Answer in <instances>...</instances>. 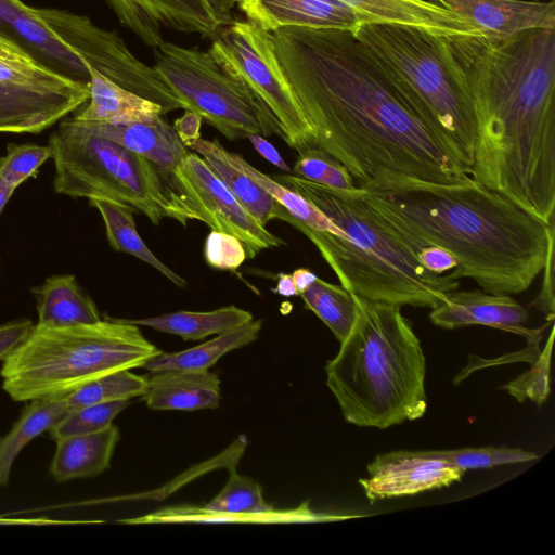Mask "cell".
<instances>
[{
    "mask_svg": "<svg viewBox=\"0 0 555 555\" xmlns=\"http://www.w3.org/2000/svg\"><path fill=\"white\" fill-rule=\"evenodd\" d=\"M38 325L66 327L102 320L91 297L70 274L52 275L33 291Z\"/></svg>",
    "mask_w": 555,
    "mask_h": 555,
    "instance_id": "obj_24",
    "label": "cell"
},
{
    "mask_svg": "<svg viewBox=\"0 0 555 555\" xmlns=\"http://www.w3.org/2000/svg\"><path fill=\"white\" fill-rule=\"evenodd\" d=\"M89 204L102 216L106 236L113 249L130 254L149 263L177 286L186 285V281L157 259L143 242L137 231L133 218L134 208L103 198H90Z\"/></svg>",
    "mask_w": 555,
    "mask_h": 555,
    "instance_id": "obj_30",
    "label": "cell"
},
{
    "mask_svg": "<svg viewBox=\"0 0 555 555\" xmlns=\"http://www.w3.org/2000/svg\"><path fill=\"white\" fill-rule=\"evenodd\" d=\"M247 139L250 141L255 150L269 163L273 164L285 172H291V168L285 163L279 151L262 135L251 134Z\"/></svg>",
    "mask_w": 555,
    "mask_h": 555,
    "instance_id": "obj_44",
    "label": "cell"
},
{
    "mask_svg": "<svg viewBox=\"0 0 555 555\" xmlns=\"http://www.w3.org/2000/svg\"><path fill=\"white\" fill-rule=\"evenodd\" d=\"M0 34L51 68L89 82V65L38 20L34 7L21 0H0Z\"/></svg>",
    "mask_w": 555,
    "mask_h": 555,
    "instance_id": "obj_16",
    "label": "cell"
},
{
    "mask_svg": "<svg viewBox=\"0 0 555 555\" xmlns=\"http://www.w3.org/2000/svg\"><path fill=\"white\" fill-rule=\"evenodd\" d=\"M0 82L38 90H75L89 85L38 61L22 46L0 34Z\"/></svg>",
    "mask_w": 555,
    "mask_h": 555,
    "instance_id": "obj_29",
    "label": "cell"
},
{
    "mask_svg": "<svg viewBox=\"0 0 555 555\" xmlns=\"http://www.w3.org/2000/svg\"><path fill=\"white\" fill-rule=\"evenodd\" d=\"M482 36L508 37L532 28H555V2L524 0H436Z\"/></svg>",
    "mask_w": 555,
    "mask_h": 555,
    "instance_id": "obj_17",
    "label": "cell"
},
{
    "mask_svg": "<svg viewBox=\"0 0 555 555\" xmlns=\"http://www.w3.org/2000/svg\"><path fill=\"white\" fill-rule=\"evenodd\" d=\"M292 278L299 295L310 286L318 276L309 269L299 268L292 273Z\"/></svg>",
    "mask_w": 555,
    "mask_h": 555,
    "instance_id": "obj_46",
    "label": "cell"
},
{
    "mask_svg": "<svg viewBox=\"0 0 555 555\" xmlns=\"http://www.w3.org/2000/svg\"><path fill=\"white\" fill-rule=\"evenodd\" d=\"M172 180L197 220L211 230L236 236L244 244L248 258L285 244L241 204L197 153L190 152L184 157L175 169Z\"/></svg>",
    "mask_w": 555,
    "mask_h": 555,
    "instance_id": "obj_11",
    "label": "cell"
},
{
    "mask_svg": "<svg viewBox=\"0 0 555 555\" xmlns=\"http://www.w3.org/2000/svg\"><path fill=\"white\" fill-rule=\"evenodd\" d=\"M90 96L88 104L72 117L81 122L131 124L151 121L164 115L157 103L108 79L88 66Z\"/></svg>",
    "mask_w": 555,
    "mask_h": 555,
    "instance_id": "obj_21",
    "label": "cell"
},
{
    "mask_svg": "<svg viewBox=\"0 0 555 555\" xmlns=\"http://www.w3.org/2000/svg\"><path fill=\"white\" fill-rule=\"evenodd\" d=\"M90 96L75 90H38L0 82V133H38L76 112Z\"/></svg>",
    "mask_w": 555,
    "mask_h": 555,
    "instance_id": "obj_15",
    "label": "cell"
},
{
    "mask_svg": "<svg viewBox=\"0 0 555 555\" xmlns=\"http://www.w3.org/2000/svg\"><path fill=\"white\" fill-rule=\"evenodd\" d=\"M311 310L331 330L340 343L350 332L356 317V295L341 285L319 278L299 294Z\"/></svg>",
    "mask_w": 555,
    "mask_h": 555,
    "instance_id": "obj_32",
    "label": "cell"
},
{
    "mask_svg": "<svg viewBox=\"0 0 555 555\" xmlns=\"http://www.w3.org/2000/svg\"><path fill=\"white\" fill-rule=\"evenodd\" d=\"M206 262L219 270L235 271L247 258L246 249L236 236L211 230L204 245Z\"/></svg>",
    "mask_w": 555,
    "mask_h": 555,
    "instance_id": "obj_39",
    "label": "cell"
},
{
    "mask_svg": "<svg viewBox=\"0 0 555 555\" xmlns=\"http://www.w3.org/2000/svg\"><path fill=\"white\" fill-rule=\"evenodd\" d=\"M465 470L426 451L378 454L367 465V478L359 480L370 501L415 495L460 481Z\"/></svg>",
    "mask_w": 555,
    "mask_h": 555,
    "instance_id": "obj_13",
    "label": "cell"
},
{
    "mask_svg": "<svg viewBox=\"0 0 555 555\" xmlns=\"http://www.w3.org/2000/svg\"><path fill=\"white\" fill-rule=\"evenodd\" d=\"M152 49L154 69L184 111L198 114L229 140L251 134L283 139L279 120L263 101L209 51L166 40Z\"/></svg>",
    "mask_w": 555,
    "mask_h": 555,
    "instance_id": "obj_9",
    "label": "cell"
},
{
    "mask_svg": "<svg viewBox=\"0 0 555 555\" xmlns=\"http://www.w3.org/2000/svg\"><path fill=\"white\" fill-rule=\"evenodd\" d=\"M294 176L328 188L352 191L358 189L346 167L319 145L299 152L293 167Z\"/></svg>",
    "mask_w": 555,
    "mask_h": 555,
    "instance_id": "obj_34",
    "label": "cell"
},
{
    "mask_svg": "<svg viewBox=\"0 0 555 555\" xmlns=\"http://www.w3.org/2000/svg\"><path fill=\"white\" fill-rule=\"evenodd\" d=\"M146 387V377L130 370L118 371L93 379L66 397L69 410L92 404L130 400L142 397Z\"/></svg>",
    "mask_w": 555,
    "mask_h": 555,
    "instance_id": "obj_33",
    "label": "cell"
},
{
    "mask_svg": "<svg viewBox=\"0 0 555 555\" xmlns=\"http://www.w3.org/2000/svg\"><path fill=\"white\" fill-rule=\"evenodd\" d=\"M353 31L395 87L470 170L476 118L444 37L425 28L386 22L363 23Z\"/></svg>",
    "mask_w": 555,
    "mask_h": 555,
    "instance_id": "obj_7",
    "label": "cell"
},
{
    "mask_svg": "<svg viewBox=\"0 0 555 555\" xmlns=\"http://www.w3.org/2000/svg\"><path fill=\"white\" fill-rule=\"evenodd\" d=\"M228 159L251 178L259 186L270 194L286 211L304 225L327 232L334 235L345 236V232L336 225L325 214L313 205L305 196L292 188L264 175L250 165L241 155L225 150Z\"/></svg>",
    "mask_w": 555,
    "mask_h": 555,
    "instance_id": "obj_31",
    "label": "cell"
},
{
    "mask_svg": "<svg viewBox=\"0 0 555 555\" xmlns=\"http://www.w3.org/2000/svg\"><path fill=\"white\" fill-rule=\"evenodd\" d=\"M130 400H119L69 410L48 431L55 441L70 436L96 433L113 424Z\"/></svg>",
    "mask_w": 555,
    "mask_h": 555,
    "instance_id": "obj_36",
    "label": "cell"
},
{
    "mask_svg": "<svg viewBox=\"0 0 555 555\" xmlns=\"http://www.w3.org/2000/svg\"><path fill=\"white\" fill-rule=\"evenodd\" d=\"M15 189L7 184L1 178H0V214L2 212L4 206L11 198L12 194L14 193Z\"/></svg>",
    "mask_w": 555,
    "mask_h": 555,
    "instance_id": "obj_48",
    "label": "cell"
},
{
    "mask_svg": "<svg viewBox=\"0 0 555 555\" xmlns=\"http://www.w3.org/2000/svg\"><path fill=\"white\" fill-rule=\"evenodd\" d=\"M370 22L416 26L442 36L477 34L452 11L425 0H338Z\"/></svg>",
    "mask_w": 555,
    "mask_h": 555,
    "instance_id": "obj_22",
    "label": "cell"
},
{
    "mask_svg": "<svg viewBox=\"0 0 555 555\" xmlns=\"http://www.w3.org/2000/svg\"><path fill=\"white\" fill-rule=\"evenodd\" d=\"M188 149L202 155L212 172L259 222L266 225L270 220L279 219L284 207L228 159L227 149L218 140L199 138Z\"/></svg>",
    "mask_w": 555,
    "mask_h": 555,
    "instance_id": "obj_25",
    "label": "cell"
},
{
    "mask_svg": "<svg viewBox=\"0 0 555 555\" xmlns=\"http://www.w3.org/2000/svg\"><path fill=\"white\" fill-rule=\"evenodd\" d=\"M144 44L162 43L164 29L214 39L222 25L207 0H104Z\"/></svg>",
    "mask_w": 555,
    "mask_h": 555,
    "instance_id": "obj_12",
    "label": "cell"
},
{
    "mask_svg": "<svg viewBox=\"0 0 555 555\" xmlns=\"http://www.w3.org/2000/svg\"><path fill=\"white\" fill-rule=\"evenodd\" d=\"M54 162L53 189L74 198H103L131 206L154 224L164 218L182 225L197 220L172 176L120 144L63 118L49 138Z\"/></svg>",
    "mask_w": 555,
    "mask_h": 555,
    "instance_id": "obj_8",
    "label": "cell"
},
{
    "mask_svg": "<svg viewBox=\"0 0 555 555\" xmlns=\"http://www.w3.org/2000/svg\"><path fill=\"white\" fill-rule=\"evenodd\" d=\"M553 257L554 249L548 254L547 260L542 271L544 272V276L541 292L531 302V306L545 313L550 320H553L554 318Z\"/></svg>",
    "mask_w": 555,
    "mask_h": 555,
    "instance_id": "obj_42",
    "label": "cell"
},
{
    "mask_svg": "<svg viewBox=\"0 0 555 555\" xmlns=\"http://www.w3.org/2000/svg\"><path fill=\"white\" fill-rule=\"evenodd\" d=\"M553 335L554 328L551 331L547 346H545L533 367L528 373L504 386L518 401L529 398L535 403L541 404L546 400Z\"/></svg>",
    "mask_w": 555,
    "mask_h": 555,
    "instance_id": "obj_38",
    "label": "cell"
},
{
    "mask_svg": "<svg viewBox=\"0 0 555 555\" xmlns=\"http://www.w3.org/2000/svg\"><path fill=\"white\" fill-rule=\"evenodd\" d=\"M426 452L463 470L491 468L499 465L524 463L538 459V454L520 448L492 446L454 450H426Z\"/></svg>",
    "mask_w": 555,
    "mask_h": 555,
    "instance_id": "obj_35",
    "label": "cell"
},
{
    "mask_svg": "<svg viewBox=\"0 0 555 555\" xmlns=\"http://www.w3.org/2000/svg\"><path fill=\"white\" fill-rule=\"evenodd\" d=\"M275 292L286 297L298 295L292 274L280 273L278 275Z\"/></svg>",
    "mask_w": 555,
    "mask_h": 555,
    "instance_id": "obj_47",
    "label": "cell"
},
{
    "mask_svg": "<svg viewBox=\"0 0 555 555\" xmlns=\"http://www.w3.org/2000/svg\"><path fill=\"white\" fill-rule=\"evenodd\" d=\"M473 104L470 178L543 221L555 208V28L443 36Z\"/></svg>",
    "mask_w": 555,
    "mask_h": 555,
    "instance_id": "obj_2",
    "label": "cell"
},
{
    "mask_svg": "<svg viewBox=\"0 0 555 555\" xmlns=\"http://www.w3.org/2000/svg\"><path fill=\"white\" fill-rule=\"evenodd\" d=\"M211 5L217 18L222 27L229 26L233 22L232 10L236 4L235 0H207Z\"/></svg>",
    "mask_w": 555,
    "mask_h": 555,
    "instance_id": "obj_45",
    "label": "cell"
},
{
    "mask_svg": "<svg viewBox=\"0 0 555 555\" xmlns=\"http://www.w3.org/2000/svg\"><path fill=\"white\" fill-rule=\"evenodd\" d=\"M126 322L152 327L158 332L178 335L184 340H201L214 334H222L253 321V314L235 306L211 311H177L162 315L129 320Z\"/></svg>",
    "mask_w": 555,
    "mask_h": 555,
    "instance_id": "obj_26",
    "label": "cell"
},
{
    "mask_svg": "<svg viewBox=\"0 0 555 555\" xmlns=\"http://www.w3.org/2000/svg\"><path fill=\"white\" fill-rule=\"evenodd\" d=\"M68 411L66 397L30 400L12 428L0 437V487L9 483L13 463L24 447L48 431Z\"/></svg>",
    "mask_w": 555,
    "mask_h": 555,
    "instance_id": "obj_27",
    "label": "cell"
},
{
    "mask_svg": "<svg viewBox=\"0 0 555 555\" xmlns=\"http://www.w3.org/2000/svg\"><path fill=\"white\" fill-rule=\"evenodd\" d=\"M1 524H5V525H9V524H33V525H36V524H41V519H3V518H0V525Z\"/></svg>",
    "mask_w": 555,
    "mask_h": 555,
    "instance_id": "obj_49",
    "label": "cell"
},
{
    "mask_svg": "<svg viewBox=\"0 0 555 555\" xmlns=\"http://www.w3.org/2000/svg\"><path fill=\"white\" fill-rule=\"evenodd\" d=\"M271 35L318 145L346 167L359 189L470 179L352 29L293 26Z\"/></svg>",
    "mask_w": 555,
    "mask_h": 555,
    "instance_id": "obj_1",
    "label": "cell"
},
{
    "mask_svg": "<svg viewBox=\"0 0 555 555\" xmlns=\"http://www.w3.org/2000/svg\"><path fill=\"white\" fill-rule=\"evenodd\" d=\"M417 257L426 270L438 275L447 274L457 267L456 258L450 251L438 246L423 247Z\"/></svg>",
    "mask_w": 555,
    "mask_h": 555,
    "instance_id": "obj_41",
    "label": "cell"
},
{
    "mask_svg": "<svg viewBox=\"0 0 555 555\" xmlns=\"http://www.w3.org/2000/svg\"><path fill=\"white\" fill-rule=\"evenodd\" d=\"M356 304L354 323L325 366L344 418L379 429L421 418L426 364L412 324L400 306L358 296Z\"/></svg>",
    "mask_w": 555,
    "mask_h": 555,
    "instance_id": "obj_5",
    "label": "cell"
},
{
    "mask_svg": "<svg viewBox=\"0 0 555 555\" xmlns=\"http://www.w3.org/2000/svg\"><path fill=\"white\" fill-rule=\"evenodd\" d=\"M202 117L191 111L177 118L173 128L182 143L188 147L190 143L201 138Z\"/></svg>",
    "mask_w": 555,
    "mask_h": 555,
    "instance_id": "obj_43",
    "label": "cell"
},
{
    "mask_svg": "<svg viewBox=\"0 0 555 555\" xmlns=\"http://www.w3.org/2000/svg\"><path fill=\"white\" fill-rule=\"evenodd\" d=\"M262 320H253L215 338L178 352H160L142 367L151 373L165 370H209L225 353L242 348L258 338Z\"/></svg>",
    "mask_w": 555,
    "mask_h": 555,
    "instance_id": "obj_28",
    "label": "cell"
},
{
    "mask_svg": "<svg viewBox=\"0 0 555 555\" xmlns=\"http://www.w3.org/2000/svg\"><path fill=\"white\" fill-rule=\"evenodd\" d=\"M160 352L124 319L66 327L36 324L2 361V388L14 401L67 397L106 374L142 367Z\"/></svg>",
    "mask_w": 555,
    "mask_h": 555,
    "instance_id": "obj_6",
    "label": "cell"
},
{
    "mask_svg": "<svg viewBox=\"0 0 555 555\" xmlns=\"http://www.w3.org/2000/svg\"><path fill=\"white\" fill-rule=\"evenodd\" d=\"M360 191L417 256L427 245L450 251L457 260L450 278L472 279L486 293L527 291L554 249V221L472 178L451 184L402 180Z\"/></svg>",
    "mask_w": 555,
    "mask_h": 555,
    "instance_id": "obj_3",
    "label": "cell"
},
{
    "mask_svg": "<svg viewBox=\"0 0 555 555\" xmlns=\"http://www.w3.org/2000/svg\"><path fill=\"white\" fill-rule=\"evenodd\" d=\"M344 232L345 236L310 229L286 209L280 217L318 248L340 285L356 296L397 306L435 308L459 288L457 280L426 270L417 251L362 196L360 189L345 191L293 176H276Z\"/></svg>",
    "mask_w": 555,
    "mask_h": 555,
    "instance_id": "obj_4",
    "label": "cell"
},
{
    "mask_svg": "<svg viewBox=\"0 0 555 555\" xmlns=\"http://www.w3.org/2000/svg\"><path fill=\"white\" fill-rule=\"evenodd\" d=\"M209 52L263 101L279 120L289 147L300 152L318 145L280 64L271 33L249 20L233 21L212 39Z\"/></svg>",
    "mask_w": 555,
    "mask_h": 555,
    "instance_id": "obj_10",
    "label": "cell"
},
{
    "mask_svg": "<svg viewBox=\"0 0 555 555\" xmlns=\"http://www.w3.org/2000/svg\"><path fill=\"white\" fill-rule=\"evenodd\" d=\"M152 410L195 411L217 409L220 378L209 370H165L146 377L142 396Z\"/></svg>",
    "mask_w": 555,
    "mask_h": 555,
    "instance_id": "obj_20",
    "label": "cell"
},
{
    "mask_svg": "<svg viewBox=\"0 0 555 555\" xmlns=\"http://www.w3.org/2000/svg\"><path fill=\"white\" fill-rule=\"evenodd\" d=\"M246 17L272 33L283 27L346 28L370 21L338 0H235Z\"/></svg>",
    "mask_w": 555,
    "mask_h": 555,
    "instance_id": "obj_18",
    "label": "cell"
},
{
    "mask_svg": "<svg viewBox=\"0 0 555 555\" xmlns=\"http://www.w3.org/2000/svg\"><path fill=\"white\" fill-rule=\"evenodd\" d=\"M35 324L20 319L0 325V362H2L31 332Z\"/></svg>",
    "mask_w": 555,
    "mask_h": 555,
    "instance_id": "obj_40",
    "label": "cell"
},
{
    "mask_svg": "<svg viewBox=\"0 0 555 555\" xmlns=\"http://www.w3.org/2000/svg\"><path fill=\"white\" fill-rule=\"evenodd\" d=\"M429 320L446 330L485 325L522 335L528 340L541 337V328L526 326L529 313L511 295L455 289L431 309Z\"/></svg>",
    "mask_w": 555,
    "mask_h": 555,
    "instance_id": "obj_14",
    "label": "cell"
},
{
    "mask_svg": "<svg viewBox=\"0 0 555 555\" xmlns=\"http://www.w3.org/2000/svg\"><path fill=\"white\" fill-rule=\"evenodd\" d=\"M51 157L49 145L11 143L7 146V154L0 158V178L16 190L36 176L40 166Z\"/></svg>",
    "mask_w": 555,
    "mask_h": 555,
    "instance_id": "obj_37",
    "label": "cell"
},
{
    "mask_svg": "<svg viewBox=\"0 0 555 555\" xmlns=\"http://www.w3.org/2000/svg\"><path fill=\"white\" fill-rule=\"evenodd\" d=\"M73 120H75L72 117ZM88 131L114 141L152 162L162 172L172 176L190 153L173 126L162 116L151 121L131 124H92L75 120Z\"/></svg>",
    "mask_w": 555,
    "mask_h": 555,
    "instance_id": "obj_19",
    "label": "cell"
},
{
    "mask_svg": "<svg viewBox=\"0 0 555 555\" xmlns=\"http://www.w3.org/2000/svg\"><path fill=\"white\" fill-rule=\"evenodd\" d=\"M119 429L109 425L103 430L56 440L50 473L56 481L92 477L111 466Z\"/></svg>",
    "mask_w": 555,
    "mask_h": 555,
    "instance_id": "obj_23",
    "label": "cell"
}]
</instances>
